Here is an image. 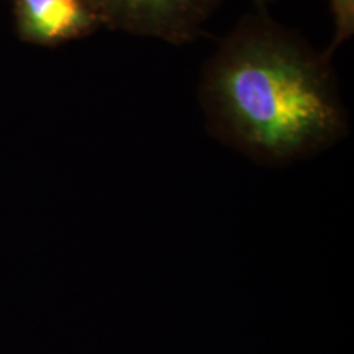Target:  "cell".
<instances>
[{
	"mask_svg": "<svg viewBox=\"0 0 354 354\" xmlns=\"http://www.w3.org/2000/svg\"><path fill=\"white\" fill-rule=\"evenodd\" d=\"M198 104L215 138L266 165L310 158L349 133L333 57L268 10L220 39L202 66Z\"/></svg>",
	"mask_w": 354,
	"mask_h": 354,
	"instance_id": "6da1fadb",
	"label": "cell"
},
{
	"mask_svg": "<svg viewBox=\"0 0 354 354\" xmlns=\"http://www.w3.org/2000/svg\"><path fill=\"white\" fill-rule=\"evenodd\" d=\"M104 28L174 46L202 37L221 0H86Z\"/></svg>",
	"mask_w": 354,
	"mask_h": 354,
	"instance_id": "7a4b0ae2",
	"label": "cell"
},
{
	"mask_svg": "<svg viewBox=\"0 0 354 354\" xmlns=\"http://www.w3.org/2000/svg\"><path fill=\"white\" fill-rule=\"evenodd\" d=\"M21 41L44 48L84 39L104 28L86 0H12Z\"/></svg>",
	"mask_w": 354,
	"mask_h": 354,
	"instance_id": "3957f363",
	"label": "cell"
},
{
	"mask_svg": "<svg viewBox=\"0 0 354 354\" xmlns=\"http://www.w3.org/2000/svg\"><path fill=\"white\" fill-rule=\"evenodd\" d=\"M331 15H333L335 35L325 55L333 57L338 48L353 38L354 35V0H330Z\"/></svg>",
	"mask_w": 354,
	"mask_h": 354,
	"instance_id": "277c9868",
	"label": "cell"
},
{
	"mask_svg": "<svg viewBox=\"0 0 354 354\" xmlns=\"http://www.w3.org/2000/svg\"><path fill=\"white\" fill-rule=\"evenodd\" d=\"M253 2L258 10H268V7L271 6V3L277 2V0H253Z\"/></svg>",
	"mask_w": 354,
	"mask_h": 354,
	"instance_id": "5b68a950",
	"label": "cell"
}]
</instances>
